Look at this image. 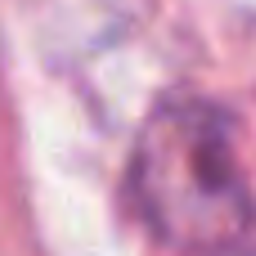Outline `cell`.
I'll return each mask as SVG.
<instances>
[{"label": "cell", "instance_id": "1", "mask_svg": "<svg viewBox=\"0 0 256 256\" xmlns=\"http://www.w3.org/2000/svg\"><path fill=\"white\" fill-rule=\"evenodd\" d=\"M130 198L176 252L230 256L252 243L256 198L234 148V122L207 99H166L130 148Z\"/></svg>", "mask_w": 256, "mask_h": 256}]
</instances>
